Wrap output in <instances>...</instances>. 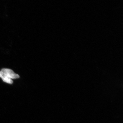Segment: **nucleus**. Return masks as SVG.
I'll list each match as a JSON object with an SVG mask.
<instances>
[{
  "instance_id": "f03ea898",
  "label": "nucleus",
  "mask_w": 123,
  "mask_h": 123,
  "mask_svg": "<svg viewBox=\"0 0 123 123\" xmlns=\"http://www.w3.org/2000/svg\"><path fill=\"white\" fill-rule=\"evenodd\" d=\"M0 78L4 82L10 84H12L13 83V81L11 79L2 73L1 74Z\"/></svg>"
},
{
  "instance_id": "f257e3e1",
  "label": "nucleus",
  "mask_w": 123,
  "mask_h": 123,
  "mask_svg": "<svg viewBox=\"0 0 123 123\" xmlns=\"http://www.w3.org/2000/svg\"><path fill=\"white\" fill-rule=\"evenodd\" d=\"M1 73L12 79H17L19 78V75L15 74L11 69L3 68L1 69Z\"/></svg>"
},
{
  "instance_id": "7ed1b4c3",
  "label": "nucleus",
  "mask_w": 123,
  "mask_h": 123,
  "mask_svg": "<svg viewBox=\"0 0 123 123\" xmlns=\"http://www.w3.org/2000/svg\"><path fill=\"white\" fill-rule=\"evenodd\" d=\"M1 74H2V73H1V71H0V78L1 75Z\"/></svg>"
}]
</instances>
